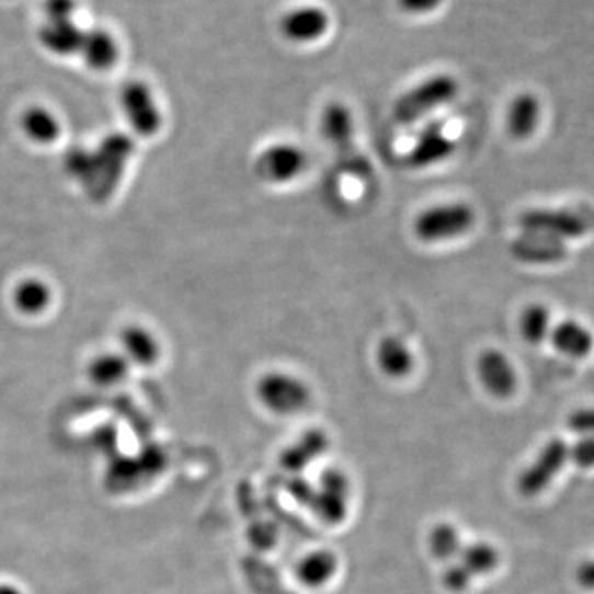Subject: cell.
<instances>
[{
    "label": "cell",
    "instance_id": "obj_21",
    "mask_svg": "<svg viewBox=\"0 0 594 594\" xmlns=\"http://www.w3.org/2000/svg\"><path fill=\"white\" fill-rule=\"evenodd\" d=\"M129 362L123 357V354L116 352H106V354L96 355L88 364V377L96 387L113 388L123 384L129 374Z\"/></svg>",
    "mask_w": 594,
    "mask_h": 594
},
{
    "label": "cell",
    "instance_id": "obj_28",
    "mask_svg": "<svg viewBox=\"0 0 594 594\" xmlns=\"http://www.w3.org/2000/svg\"><path fill=\"white\" fill-rule=\"evenodd\" d=\"M444 0H397L400 11L411 15L431 14L443 5Z\"/></svg>",
    "mask_w": 594,
    "mask_h": 594
},
{
    "label": "cell",
    "instance_id": "obj_12",
    "mask_svg": "<svg viewBox=\"0 0 594 594\" xmlns=\"http://www.w3.org/2000/svg\"><path fill=\"white\" fill-rule=\"evenodd\" d=\"M84 65L96 73L113 70L121 57L119 42L106 28L94 27L84 31L80 52Z\"/></svg>",
    "mask_w": 594,
    "mask_h": 594
},
{
    "label": "cell",
    "instance_id": "obj_13",
    "mask_svg": "<svg viewBox=\"0 0 594 594\" xmlns=\"http://www.w3.org/2000/svg\"><path fill=\"white\" fill-rule=\"evenodd\" d=\"M511 253L515 260L528 264H557L568 256L564 241L538 233H524L515 238Z\"/></svg>",
    "mask_w": 594,
    "mask_h": 594
},
{
    "label": "cell",
    "instance_id": "obj_29",
    "mask_svg": "<svg viewBox=\"0 0 594 594\" xmlns=\"http://www.w3.org/2000/svg\"><path fill=\"white\" fill-rule=\"evenodd\" d=\"M77 0H45L47 19H73Z\"/></svg>",
    "mask_w": 594,
    "mask_h": 594
},
{
    "label": "cell",
    "instance_id": "obj_26",
    "mask_svg": "<svg viewBox=\"0 0 594 594\" xmlns=\"http://www.w3.org/2000/svg\"><path fill=\"white\" fill-rule=\"evenodd\" d=\"M570 461L583 469L594 468V437H583L570 446Z\"/></svg>",
    "mask_w": 594,
    "mask_h": 594
},
{
    "label": "cell",
    "instance_id": "obj_17",
    "mask_svg": "<svg viewBox=\"0 0 594 594\" xmlns=\"http://www.w3.org/2000/svg\"><path fill=\"white\" fill-rule=\"evenodd\" d=\"M375 361L381 374L388 378L408 377L414 368V355L407 342L395 335H387L378 342Z\"/></svg>",
    "mask_w": 594,
    "mask_h": 594
},
{
    "label": "cell",
    "instance_id": "obj_9",
    "mask_svg": "<svg viewBox=\"0 0 594 594\" xmlns=\"http://www.w3.org/2000/svg\"><path fill=\"white\" fill-rule=\"evenodd\" d=\"M331 27V18L319 5H299L281 18L279 32L286 41L305 45L321 41Z\"/></svg>",
    "mask_w": 594,
    "mask_h": 594
},
{
    "label": "cell",
    "instance_id": "obj_16",
    "mask_svg": "<svg viewBox=\"0 0 594 594\" xmlns=\"http://www.w3.org/2000/svg\"><path fill=\"white\" fill-rule=\"evenodd\" d=\"M541 104L540 100L530 91L517 94L509 104L507 130L511 137L517 140H525L534 136L540 124Z\"/></svg>",
    "mask_w": 594,
    "mask_h": 594
},
{
    "label": "cell",
    "instance_id": "obj_5",
    "mask_svg": "<svg viewBox=\"0 0 594 594\" xmlns=\"http://www.w3.org/2000/svg\"><path fill=\"white\" fill-rule=\"evenodd\" d=\"M256 397L266 410L279 416L301 413L312 400L305 380L287 372H267L256 381Z\"/></svg>",
    "mask_w": 594,
    "mask_h": 594
},
{
    "label": "cell",
    "instance_id": "obj_19",
    "mask_svg": "<svg viewBox=\"0 0 594 594\" xmlns=\"http://www.w3.org/2000/svg\"><path fill=\"white\" fill-rule=\"evenodd\" d=\"M21 129L32 142L50 146L61 134L57 114L45 106H31L22 113Z\"/></svg>",
    "mask_w": 594,
    "mask_h": 594
},
{
    "label": "cell",
    "instance_id": "obj_22",
    "mask_svg": "<svg viewBox=\"0 0 594 594\" xmlns=\"http://www.w3.org/2000/svg\"><path fill=\"white\" fill-rule=\"evenodd\" d=\"M297 578L309 587H321L338 573V558L332 551L318 550L306 555L297 564Z\"/></svg>",
    "mask_w": 594,
    "mask_h": 594
},
{
    "label": "cell",
    "instance_id": "obj_24",
    "mask_svg": "<svg viewBox=\"0 0 594 594\" xmlns=\"http://www.w3.org/2000/svg\"><path fill=\"white\" fill-rule=\"evenodd\" d=\"M522 338L532 345L541 344L545 339L551 334V315L547 306L535 305L527 306L522 311L521 321H518Z\"/></svg>",
    "mask_w": 594,
    "mask_h": 594
},
{
    "label": "cell",
    "instance_id": "obj_14",
    "mask_svg": "<svg viewBox=\"0 0 594 594\" xmlns=\"http://www.w3.org/2000/svg\"><path fill=\"white\" fill-rule=\"evenodd\" d=\"M121 354L129 365L151 367L161 358V342L142 325H127L119 335Z\"/></svg>",
    "mask_w": 594,
    "mask_h": 594
},
{
    "label": "cell",
    "instance_id": "obj_27",
    "mask_svg": "<svg viewBox=\"0 0 594 594\" xmlns=\"http://www.w3.org/2000/svg\"><path fill=\"white\" fill-rule=\"evenodd\" d=\"M568 426L578 434L594 437V408H581L568 416Z\"/></svg>",
    "mask_w": 594,
    "mask_h": 594
},
{
    "label": "cell",
    "instance_id": "obj_6",
    "mask_svg": "<svg viewBox=\"0 0 594 594\" xmlns=\"http://www.w3.org/2000/svg\"><path fill=\"white\" fill-rule=\"evenodd\" d=\"M119 104L134 133L142 137H151L161 130L164 116L156 100L155 91L146 81L134 80L124 84L119 94Z\"/></svg>",
    "mask_w": 594,
    "mask_h": 594
},
{
    "label": "cell",
    "instance_id": "obj_1",
    "mask_svg": "<svg viewBox=\"0 0 594 594\" xmlns=\"http://www.w3.org/2000/svg\"><path fill=\"white\" fill-rule=\"evenodd\" d=\"M321 133L329 146L338 155L341 168L347 174L365 179L372 174L370 162L367 161L357 142H355L354 114L347 104L332 101L321 114Z\"/></svg>",
    "mask_w": 594,
    "mask_h": 594
},
{
    "label": "cell",
    "instance_id": "obj_10",
    "mask_svg": "<svg viewBox=\"0 0 594 594\" xmlns=\"http://www.w3.org/2000/svg\"><path fill=\"white\" fill-rule=\"evenodd\" d=\"M456 151V142L443 123H431L424 127L423 133L416 137L407 155V162L413 169L433 168L446 159L452 158Z\"/></svg>",
    "mask_w": 594,
    "mask_h": 594
},
{
    "label": "cell",
    "instance_id": "obj_8",
    "mask_svg": "<svg viewBox=\"0 0 594 594\" xmlns=\"http://www.w3.org/2000/svg\"><path fill=\"white\" fill-rule=\"evenodd\" d=\"M568 459H570V446L563 439H551L550 443L545 444L530 468L522 472L518 478V491L527 498L540 494L557 478Z\"/></svg>",
    "mask_w": 594,
    "mask_h": 594
},
{
    "label": "cell",
    "instance_id": "obj_15",
    "mask_svg": "<svg viewBox=\"0 0 594 594\" xmlns=\"http://www.w3.org/2000/svg\"><path fill=\"white\" fill-rule=\"evenodd\" d=\"M84 31H81L73 19H47L41 27V44L58 57H71L80 52L81 38Z\"/></svg>",
    "mask_w": 594,
    "mask_h": 594
},
{
    "label": "cell",
    "instance_id": "obj_2",
    "mask_svg": "<svg viewBox=\"0 0 594 594\" xmlns=\"http://www.w3.org/2000/svg\"><path fill=\"white\" fill-rule=\"evenodd\" d=\"M459 94V81L453 75L437 73L404 91L393 106V117L400 124L423 119L444 104L453 103Z\"/></svg>",
    "mask_w": 594,
    "mask_h": 594
},
{
    "label": "cell",
    "instance_id": "obj_11",
    "mask_svg": "<svg viewBox=\"0 0 594 594\" xmlns=\"http://www.w3.org/2000/svg\"><path fill=\"white\" fill-rule=\"evenodd\" d=\"M482 387L495 398H509L517 390V370L511 358L499 349H486L478 358Z\"/></svg>",
    "mask_w": 594,
    "mask_h": 594
},
{
    "label": "cell",
    "instance_id": "obj_18",
    "mask_svg": "<svg viewBox=\"0 0 594 594\" xmlns=\"http://www.w3.org/2000/svg\"><path fill=\"white\" fill-rule=\"evenodd\" d=\"M550 339L553 347L568 357L584 358L593 351L594 338L590 329L573 319L555 325Z\"/></svg>",
    "mask_w": 594,
    "mask_h": 594
},
{
    "label": "cell",
    "instance_id": "obj_20",
    "mask_svg": "<svg viewBox=\"0 0 594 594\" xmlns=\"http://www.w3.org/2000/svg\"><path fill=\"white\" fill-rule=\"evenodd\" d=\"M12 301L21 315L35 318V316L44 315L50 308L52 301H54V290L44 279L27 277L15 286Z\"/></svg>",
    "mask_w": 594,
    "mask_h": 594
},
{
    "label": "cell",
    "instance_id": "obj_7",
    "mask_svg": "<svg viewBox=\"0 0 594 594\" xmlns=\"http://www.w3.org/2000/svg\"><path fill=\"white\" fill-rule=\"evenodd\" d=\"M309 165L308 152L293 142H276L260 152L254 162V174L261 181L283 185L305 174Z\"/></svg>",
    "mask_w": 594,
    "mask_h": 594
},
{
    "label": "cell",
    "instance_id": "obj_3",
    "mask_svg": "<svg viewBox=\"0 0 594 594\" xmlns=\"http://www.w3.org/2000/svg\"><path fill=\"white\" fill-rule=\"evenodd\" d=\"M524 233H538L557 240H576L594 230V212L587 207L532 208L518 217Z\"/></svg>",
    "mask_w": 594,
    "mask_h": 594
},
{
    "label": "cell",
    "instance_id": "obj_30",
    "mask_svg": "<svg viewBox=\"0 0 594 594\" xmlns=\"http://www.w3.org/2000/svg\"><path fill=\"white\" fill-rule=\"evenodd\" d=\"M578 583L586 590L594 591V561L587 560L576 571Z\"/></svg>",
    "mask_w": 594,
    "mask_h": 594
},
{
    "label": "cell",
    "instance_id": "obj_31",
    "mask_svg": "<svg viewBox=\"0 0 594 594\" xmlns=\"http://www.w3.org/2000/svg\"><path fill=\"white\" fill-rule=\"evenodd\" d=\"M0 594H25L21 586L9 581H0Z\"/></svg>",
    "mask_w": 594,
    "mask_h": 594
},
{
    "label": "cell",
    "instance_id": "obj_4",
    "mask_svg": "<svg viewBox=\"0 0 594 594\" xmlns=\"http://www.w3.org/2000/svg\"><path fill=\"white\" fill-rule=\"evenodd\" d=\"M476 212L466 202H448L424 208L413 221L418 240L424 243H443L455 240L472 230Z\"/></svg>",
    "mask_w": 594,
    "mask_h": 594
},
{
    "label": "cell",
    "instance_id": "obj_25",
    "mask_svg": "<svg viewBox=\"0 0 594 594\" xmlns=\"http://www.w3.org/2000/svg\"><path fill=\"white\" fill-rule=\"evenodd\" d=\"M427 544H430L431 555L439 561L455 560L462 547L458 530L452 524L436 525L431 530Z\"/></svg>",
    "mask_w": 594,
    "mask_h": 594
},
{
    "label": "cell",
    "instance_id": "obj_23",
    "mask_svg": "<svg viewBox=\"0 0 594 594\" xmlns=\"http://www.w3.org/2000/svg\"><path fill=\"white\" fill-rule=\"evenodd\" d=\"M456 558H458L456 563L461 564L471 578L491 573L499 564L498 550L484 541L461 547Z\"/></svg>",
    "mask_w": 594,
    "mask_h": 594
}]
</instances>
